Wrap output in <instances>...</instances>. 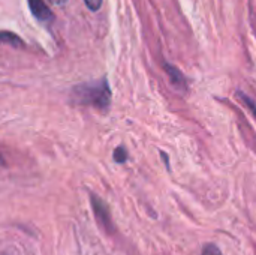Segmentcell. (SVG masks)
I'll use <instances>...</instances> for the list:
<instances>
[{
  "label": "cell",
  "instance_id": "6da1fadb",
  "mask_svg": "<svg viewBox=\"0 0 256 255\" xmlns=\"http://www.w3.org/2000/svg\"><path fill=\"white\" fill-rule=\"evenodd\" d=\"M70 101L76 105L94 107L98 110L106 111L111 104V90L106 78L96 83L80 84L72 89Z\"/></svg>",
  "mask_w": 256,
  "mask_h": 255
},
{
  "label": "cell",
  "instance_id": "7a4b0ae2",
  "mask_svg": "<svg viewBox=\"0 0 256 255\" xmlns=\"http://www.w3.org/2000/svg\"><path fill=\"white\" fill-rule=\"evenodd\" d=\"M90 201H92V209L94 212V216H96V221L99 222V225L106 233H114L116 225L112 222V218H111V212H110L108 204L102 198L96 197L94 194L90 195Z\"/></svg>",
  "mask_w": 256,
  "mask_h": 255
},
{
  "label": "cell",
  "instance_id": "3957f363",
  "mask_svg": "<svg viewBox=\"0 0 256 255\" xmlns=\"http://www.w3.org/2000/svg\"><path fill=\"white\" fill-rule=\"evenodd\" d=\"M164 68L171 80V84L177 89V90H182V92H186L188 90V81H186V77L182 74V71L170 63H164Z\"/></svg>",
  "mask_w": 256,
  "mask_h": 255
},
{
  "label": "cell",
  "instance_id": "277c9868",
  "mask_svg": "<svg viewBox=\"0 0 256 255\" xmlns=\"http://www.w3.org/2000/svg\"><path fill=\"white\" fill-rule=\"evenodd\" d=\"M32 14L39 20V21H51L52 20V12L48 9L44 0H27Z\"/></svg>",
  "mask_w": 256,
  "mask_h": 255
},
{
  "label": "cell",
  "instance_id": "5b68a950",
  "mask_svg": "<svg viewBox=\"0 0 256 255\" xmlns=\"http://www.w3.org/2000/svg\"><path fill=\"white\" fill-rule=\"evenodd\" d=\"M0 42L3 44H9L12 47H22V41L18 35L12 33V32H0Z\"/></svg>",
  "mask_w": 256,
  "mask_h": 255
},
{
  "label": "cell",
  "instance_id": "8992f818",
  "mask_svg": "<svg viewBox=\"0 0 256 255\" xmlns=\"http://www.w3.org/2000/svg\"><path fill=\"white\" fill-rule=\"evenodd\" d=\"M112 158H114V161H116V162L123 164V162H126V161H128V150H126L123 146H118V147L114 150Z\"/></svg>",
  "mask_w": 256,
  "mask_h": 255
},
{
  "label": "cell",
  "instance_id": "52a82bcc",
  "mask_svg": "<svg viewBox=\"0 0 256 255\" xmlns=\"http://www.w3.org/2000/svg\"><path fill=\"white\" fill-rule=\"evenodd\" d=\"M238 96H240V99H242V101H243V102H244V104L249 107V108H250V111L254 113V116L256 117V104L255 102H254V101H252V99H250L248 95H244V93H242V92H238Z\"/></svg>",
  "mask_w": 256,
  "mask_h": 255
},
{
  "label": "cell",
  "instance_id": "ba28073f",
  "mask_svg": "<svg viewBox=\"0 0 256 255\" xmlns=\"http://www.w3.org/2000/svg\"><path fill=\"white\" fill-rule=\"evenodd\" d=\"M202 255H222V252L216 245H207L202 251Z\"/></svg>",
  "mask_w": 256,
  "mask_h": 255
},
{
  "label": "cell",
  "instance_id": "9c48e42d",
  "mask_svg": "<svg viewBox=\"0 0 256 255\" xmlns=\"http://www.w3.org/2000/svg\"><path fill=\"white\" fill-rule=\"evenodd\" d=\"M84 3L87 5L90 11H98L102 6V0H84Z\"/></svg>",
  "mask_w": 256,
  "mask_h": 255
},
{
  "label": "cell",
  "instance_id": "30bf717a",
  "mask_svg": "<svg viewBox=\"0 0 256 255\" xmlns=\"http://www.w3.org/2000/svg\"><path fill=\"white\" fill-rule=\"evenodd\" d=\"M0 167H6V161H4V156L0 150Z\"/></svg>",
  "mask_w": 256,
  "mask_h": 255
},
{
  "label": "cell",
  "instance_id": "8fae6325",
  "mask_svg": "<svg viewBox=\"0 0 256 255\" xmlns=\"http://www.w3.org/2000/svg\"><path fill=\"white\" fill-rule=\"evenodd\" d=\"M51 3H54V5H64L68 0H50Z\"/></svg>",
  "mask_w": 256,
  "mask_h": 255
}]
</instances>
